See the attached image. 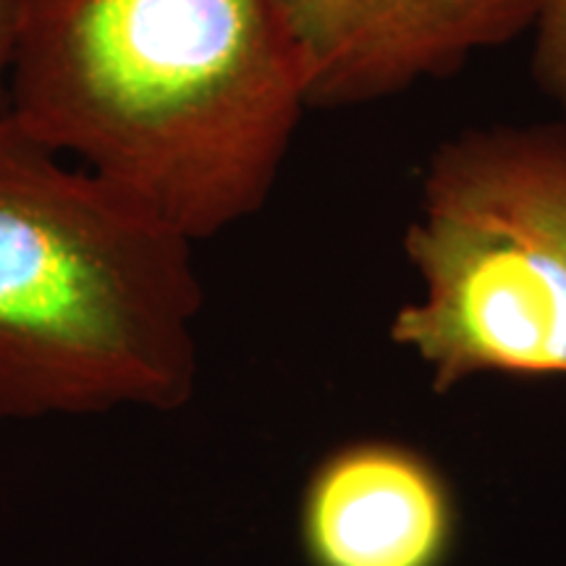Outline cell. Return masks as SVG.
I'll return each mask as SVG.
<instances>
[{"label": "cell", "mask_w": 566, "mask_h": 566, "mask_svg": "<svg viewBox=\"0 0 566 566\" xmlns=\"http://www.w3.org/2000/svg\"><path fill=\"white\" fill-rule=\"evenodd\" d=\"M3 108L200 242L268 202L310 103L275 0H19Z\"/></svg>", "instance_id": "obj_1"}, {"label": "cell", "mask_w": 566, "mask_h": 566, "mask_svg": "<svg viewBox=\"0 0 566 566\" xmlns=\"http://www.w3.org/2000/svg\"><path fill=\"white\" fill-rule=\"evenodd\" d=\"M192 244L0 108V420L187 405Z\"/></svg>", "instance_id": "obj_2"}, {"label": "cell", "mask_w": 566, "mask_h": 566, "mask_svg": "<svg viewBox=\"0 0 566 566\" xmlns=\"http://www.w3.org/2000/svg\"><path fill=\"white\" fill-rule=\"evenodd\" d=\"M422 300L396 310L391 338L438 394L480 373L566 378V265L499 205L422 181L405 237Z\"/></svg>", "instance_id": "obj_3"}, {"label": "cell", "mask_w": 566, "mask_h": 566, "mask_svg": "<svg viewBox=\"0 0 566 566\" xmlns=\"http://www.w3.org/2000/svg\"><path fill=\"white\" fill-rule=\"evenodd\" d=\"M310 108L380 103L449 80L533 32L541 0H275Z\"/></svg>", "instance_id": "obj_4"}, {"label": "cell", "mask_w": 566, "mask_h": 566, "mask_svg": "<svg viewBox=\"0 0 566 566\" xmlns=\"http://www.w3.org/2000/svg\"><path fill=\"white\" fill-rule=\"evenodd\" d=\"M302 535L313 566H441L454 506L428 459L396 443H354L315 470Z\"/></svg>", "instance_id": "obj_5"}, {"label": "cell", "mask_w": 566, "mask_h": 566, "mask_svg": "<svg viewBox=\"0 0 566 566\" xmlns=\"http://www.w3.org/2000/svg\"><path fill=\"white\" fill-rule=\"evenodd\" d=\"M422 181L512 212L566 265V122L462 132L436 147Z\"/></svg>", "instance_id": "obj_6"}, {"label": "cell", "mask_w": 566, "mask_h": 566, "mask_svg": "<svg viewBox=\"0 0 566 566\" xmlns=\"http://www.w3.org/2000/svg\"><path fill=\"white\" fill-rule=\"evenodd\" d=\"M533 80L566 122V0H541L533 27Z\"/></svg>", "instance_id": "obj_7"}, {"label": "cell", "mask_w": 566, "mask_h": 566, "mask_svg": "<svg viewBox=\"0 0 566 566\" xmlns=\"http://www.w3.org/2000/svg\"><path fill=\"white\" fill-rule=\"evenodd\" d=\"M17 21H19V0H0V101H6V82H9L13 38H17Z\"/></svg>", "instance_id": "obj_8"}]
</instances>
